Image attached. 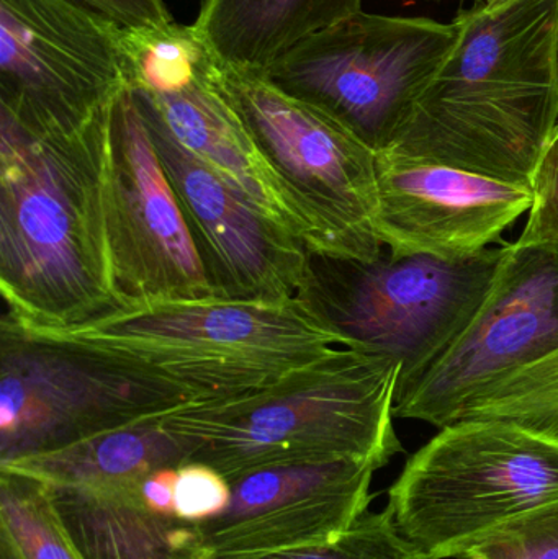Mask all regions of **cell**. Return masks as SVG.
I'll use <instances>...</instances> for the list:
<instances>
[{
	"mask_svg": "<svg viewBox=\"0 0 558 559\" xmlns=\"http://www.w3.org/2000/svg\"><path fill=\"white\" fill-rule=\"evenodd\" d=\"M387 150L531 183L558 127V0H480Z\"/></svg>",
	"mask_w": 558,
	"mask_h": 559,
	"instance_id": "6da1fadb",
	"label": "cell"
},
{
	"mask_svg": "<svg viewBox=\"0 0 558 559\" xmlns=\"http://www.w3.org/2000/svg\"><path fill=\"white\" fill-rule=\"evenodd\" d=\"M105 111L58 136L0 111V292L26 331L58 334L123 309L102 190Z\"/></svg>",
	"mask_w": 558,
	"mask_h": 559,
	"instance_id": "7a4b0ae2",
	"label": "cell"
},
{
	"mask_svg": "<svg viewBox=\"0 0 558 559\" xmlns=\"http://www.w3.org/2000/svg\"><path fill=\"white\" fill-rule=\"evenodd\" d=\"M402 367L336 345L259 390L190 401L161 414L189 447V462L226 478L268 466L359 460L385 466L402 442L393 409Z\"/></svg>",
	"mask_w": 558,
	"mask_h": 559,
	"instance_id": "3957f363",
	"label": "cell"
},
{
	"mask_svg": "<svg viewBox=\"0 0 558 559\" xmlns=\"http://www.w3.org/2000/svg\"><path fill=\"white\" fill-rule=\"evenodd\" d=\"M43 335L123 358L189 391L195 401L269 386L331 347L344 345V338L300 298L146 302L72 331Z\"/></svg>",
	"mask_w": 558,
	"mask_h": 559,
	"instance_id": "277c9868",
	"label": "cell"
},
{
	"mask_svg": "<svg viewBox=\"0 0 558 559\" xmlns=\"http://www.w3.org/2000/svg\"><path fill=\"white\" fill-rule=\"evenodd\" d=\"M558 504V445L497 420L441 427L389 491L396 532L425 559H464Z\"/></svg>",
	"mask_w": 558,
	"mask_h": 559,
	"instance_id": "5b68a950",
	"label": "cell"
},
{
	"mask_svg": "<svg viewBox=\"0 0 558 559\" xmlns=\"http://www.w3.org/2000/svg\"><path fill=\"white\" fill-rule=\"evenodd\" d=\"M508 248L495 246L459 259L383 251L370 262L310 254L297 298L347 347L400 364V391L467 329L487 299Z\"/></svg>",
	"mask_w": 558,
	"mask_h": 559,
	"instance_id": "8992f818",
	"label": "cell"
},
{
	"mask_svg": "<svg viewBox=\"0 0 558 559\" xmlns=\"http://www.w3.org/2000/svg\"><path fill=\"white\" fill-rule=\"evenodd\" d=\"M215 82L317 238L314 255L376 261L377 153L323 111L258 71L216 62Z\"/></svg>",
	"mask_w": 558,
	"mask_h": 559,
	"instance_id": "52a82bcc",
	"label": "cell"
},
{
	"mask_svg": "<svg viewBox=\"0 0 558 559\" xmlns=\"http://www.w3.org/2000/svg\"><path fill=\"white\" fill-rule=\"evenodd\" d=\"M189 391L81 342L0 321L3 462L169 413Z\"/></svg>",
	"mask_w": 558,
	"mask_h": 559,
	"instance_id": "ba28073f",
	"label": "cell"
},
{
	"mask_svg": "<svg viewBox=\"0 0 558 559\" xmlns=\"http://www.w3.org/2000/svg\"><path fill=\"white\" fill-rule=\"evenodd\" d=\"M455 39V22L363 10L308 36L262 75L380 153L395 140Z\"/></svg>",
	"mask_w": 558,
	"mask_h": 559,
	"instance_id": "9c48e42d",
	"label": "cell"
},
{
	"mask_svg": "<svg viewBox=\"0 0 558 559\" xmlns=\"http://www.w3.org/2000/svg\"><path fill=\"white\" fill-rule=\"evenodd\" d=\"M121 33L78 0H0V111L35 136L84 130L128 85Z\"/></svg>",
	"mask_w": 558,
	"mask_h": 559,
	"instance_id": "30bf717a",
	"label": "cell"
},
{
	"mask_svg": "<svg viewBox=\"0 0 558 559\" xmlns=\"http://www.w3.org/2000/svg\"><path fill=\"white\" fill-rule=\"evenodd\" d=\"M102 190L121 306L215 298L130 85L105 111Z\"/></svg>",
	"mask_w": 558,
	"mask_h": 559,
	"instance_id": "8fae6325",
	"label": "cell"
},
{
	"mask_svg": "<svg viewBox=\"0 0 558 559\" xmlns=\"http://www.w3.org/2000/svg\"><path fill=\"white\" fill-rule=\"evenodd\" d=\"M558 347V245L513 242L471 324L415 381L393 414L446 427L475 396Z\"/></svg>",
	"mask_w": 558,
	"mask_h": 559,
	"instance_id": "7c38bea8",
	"label": "cell"
},
{
	"mask_svg": "<svg viewBox=\"0 0 558 559\" xmlns=\"http://www.w3.org/2000/svg\"><path fill=\"white\" fill-rule=\"evenodd\" d=\"M131 92L179 200L213 296L246 301L297 298L310 261L307 246L182 146L143 92Z\"/></svg>",
	"mask_w": 558,
	"mask_h": 559,
	"instance_id": "4fadbf2b",
	"label": "cell"
},
{
	"mask_svg": "<svg viewBox=\"0 0 558 559\" xmlns=\"http://www.w3.org/2000/svg\"><path fill=\"white\" fill-rule=\"evenodd\" d=\"M377 233L393 255L471 258L533 205L531 183L377 153Z\"/></svg>",
	"mask_w": 558,
	"mask_h": 559,
	"instance_id": "5bb4252c",
	"label": "cell"
},
{
	"mask_svg": "<svg viewBox=\"0 0 558 559\" xmlns=\"http://www.w3.org/2000/svg\"><path fill=\"white\" fill-rule=\"evenodd\" d=\"M377 469L376 463L340 460L246 473L228 508L210 519L209 550L242 558L337 540L366 515Z\"/></svg>",
	"mask_w": 558,
	"mask_h": 559,
	"instance_id": "9a60e30c",
	"label": "cell"
},
{
	"mask_svg": "<svg viewBox=\"0 0 558 559\" xmlns=\"http://www.w3.org/2000/svg\"><path fill=\"white\" fill-rule=\"evenodd\" d=\"M215 69L213 59L193 81L177 91H136L153 102L182 146L209 164L272 222L288 229L313 254L317 238L310 222L223 97L215 82Z\"/></svg>",
	"mask_w": 558,
	"mask_h": 559,
	"instance_id": "2e32d148",
	"label": "cell"
},
{
	"mask_svg": "<svg viewBox=\"0 0 558 559\" xmlns=\"http://www.w3.org/2000/svg\"><path fill=\"white\" fill-rule=\"evenodd\" d=\"M363 12V0H203L192 28L225 68L264 72L308 36Z\"/></svg>",
	"mask_w": 558,
	"mask_h": 559,
	"instance_id": "e0dca14e",
	"label": "cell"
},
{
	"mask_svg": "<svg viewBox=\"0 0 558 559\" xmlns=\"http://www.w3.org/2000/svg\"><path fill=\"white\" fill-rule=\"evenodd\" d=\"M187 462L189 447L157 414L58 449L3 462V466L49 485L81 486L136 483L156 469Z\"/></svg>",
	"mask_w": 558,
	"mask_h": 559,
	"instance_id": "ac0fdd59",
	"label": "cell"
},
{
	"mask_svg": "<svg viewBox=\"0 0 558 559\" xmlns=\"http://www.w3.org/2000/svg\"><path fill=\"white\" fill-rule=\"evenodd\" d=\"M458 420H497L558 445V347L482 391Z\"/></svg>",
	"mask_w": 558,
	"mask_h": 559,
	"instance_id": "d6986e66",
	"label": "cell"
},
{
	"mask_svg": "<svg viewBox=\"0 0 558 559\" xmlns=\"http://www.w3.org/2000/svg\"><path fill=\"white\" fill-rule=\"evenodd\" d=\"M121 52L127 84L153 94L183 87L213 61L192 25L177 23L163 28H123Z\"/></svg>",
	"mask_w": 558,
	"mask_h": 559,
	"instance_id": "ffe728a7",
	"label": "cell"
},
{
	"mask_svg": "<svg viewBox=\"0 0 558 559\" xmlns=\"http://www.w3.org/2000/svg\"><path fill=\"white\" fill-rule=\"evenodd\" d=\"M225 559H425L403 540L389 512L360 518L343 537L330 544L292 548L256 557Z\"/></svg>",
	"mask_w": 558,
	"mask_h": 559,
	"instance_id": "44dd1931",
	"label": "cell"
},
{
	"mask_svg": "<svg viewBox=\"0 0 558 559\" xmlns=\"http://www.w3.org/2000/svg\"><path fill=\"white\" fill-rule=\"evenodd\" d=\"M464 559H558V504L501 532Z\"/></svg>",
	"mask_w": 558,
	"mask_h": 559,
	"instance_id": "7402d4cb",
	"label": "cell"
},
{
	"mask_svg": "<svg viewBox=\"0 0 558 559\" xmlns=\"http://www.w3.org/2000/svg\"><path fill=\"white\" fill-rule=\"evenodd\" d=\"M3 527L25 559H75L52 525L29 502L3 492Z\"/></svg>",
	"mask_w": 558,
	"mask_h": 559,
	"instance_id": "603a6c76",
	"label": "cell"
},
{
	"mask_svg": "<svg viewBox=\"0 0 558 559\" xmlns=\"http://www.w3.org/2000/svg\"><path fill=\"white\" fill-rule=\"evenodd\" d=\"M533 205L518 245H558V130L554 133L533 180Z\"/></svg>",
	"mask_w": 558,
	"mask_h": 559,
	"instance_id": "cb8c5ba5",
	"label": "cell"
},
{
	"mask_svg": "<svg viewBox=\"0 0 558 559\" xmlns=\"http://www.w3.org/2000/svg\"><path fill=\"white\" fill-rule=\"evenodd\" d=\"M231 501L225 476L203 463H187L177 472L174 512L187 521L222 514Z\"/></svg>",
	"mask_w": 558,
	"mask_h": 559,
	"instance_id": "d4e9b609",
	"label": "cell"
},
{
	"mask_svg": "<svg viewBox=\"0 0 558 559\" xmlns=\"http://www.w3.org/2000/svg\"><path fill=\"white\" fill-rule=\"evenodd\" d=\"M123 28H163L174 23L163 0H78Z\"/></svg>",
	"mask_w": 558,
	"mask_h": 559,
	"instance_id": "484cf974",
	"label": "cell"
},
{
	"mask_svg": "<svg viewBox=\"0 0 558 559\" xmlns=\"http://www.w3.org/2000/svg\"><path fill=\"white\" fill-rule=\"evenodd\" d=\"M177 472L161 468L143 479V499L146 508L156 514H169L174 511V491H176Z\"/></svg>",
	"mask_w": 558,
	"mask_h": 559,
	"instance_id": "4316f807",
	"label": "cell"
},
{
	"mask_svg": "<svg viewBox=\"0 0 558 559\" xmlns=\"http://www.w3.org/2000/svg\"><path fill=\"white\" fill-rule=\"evenodd\" d=\"M557 130H558V127H557Z\"/></svg>",
	"mask_w": 558,
	"mask_h": 559,
	"instance_id": "83f0119b",
	"label": "cell"
}]
</instances>
